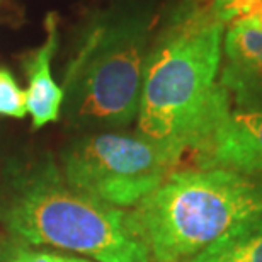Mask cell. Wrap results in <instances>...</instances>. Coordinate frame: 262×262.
Returning <instances> with one entry per match:
<instances>
[{"label": "cell", "instance_id": "1", "mask_svg": "<svg viewBox=\"0 0 262 262\" xmlns=\"http://www.w3.org/2000/svg\"><path fill=\"white\" fill-rule=\"evenodd\" d=\"M223 28L208 2L186 0L146 56L138 109L143 136L189 148L223 94Z\"/></svg>", "mask_w": 262, "mask_h": 262}, {"label": "cell", "instance_id": "2", "mask_svg": "<svg viewBox=\"0 0 262 262\" xmlns=\"http://www.w3.org/2000/svg\"><path fill=\"white\" fill-rule=\"evenodd\" d=\"M128 214L151 262H189L237 225L262 216V179L223 169L176 170Z\"/></svg>", "mask_w": 262, "mask_h": 262}, {"label": "cell", "instance_id": "3", "mask_svg": "<svg viewBox=\"0 0 262 262\" xmlns=\"http://www.w3.org/2000/svg\"><path fill=\"white\" fill-rule=\"evenodd\" d=\"M0 220L15 238L31 245L96 262H151L128 211L73 189L51 167L15 186L0 208Z\"/></svg>", "mask_w": 262, "mask_h": 262}, {"label": "cell", "instance_id": "4", "mask_svg": "<svg viewBox=\"0 0 262 262\" xmlns=\"http://www.w3.org/2000/svg\"><path fill=\"white\" fill-rule=\"evenodd\" d=\"M150 17L107 12L85 26L67 68L63 102L77 126H124L138 116Z\"/></svg>", "mask_w": 262, "mask_h": 262}, {"label": "cell", "instance_id": "5", "mask_svg": "<svg viewBox=\"0 0 262 262\" xmlns=\"http://www.w3.org/2000/svg\"><path fill=\"white\" fill-rule=\"evenodd\" d=\"M184 159L181 146L148 136L97 133L75 140L61 155L63 181L73 189L133 208L151 194Z\"/></svg>", "mask_w": 262, "mask_h": 262}, {"label": "cell", "instance_id": "6", "mask_svg": "<svg viewBox=\"0 0 262 262\" xmlns=\"http://www.w3.org/2000/svg\"><path fill=\"white\" fill-rule=\"evenodd\" d=\"M187 155L198 169H223L262 179V104L237 109L233 102L227 104Z\"/></svg>", "mask_w": 262, "mask_h": 262}, {"label": "cell", "instance_id": "7", "mask_svg": "<svg viewBox=\"0 0 262 262\" xmlns=\"http://www.w3.org/2000/svg\"><path fill=\"white\" fill-rule=\"evenodd\" d=\"M225 67L220 83L238 107L260 106L262 29L249 17L235 20L223 41Z\"/></svg>", "mask_w": 262, "mask_h": 262}, {"label": "cell", "instance_id": "8", "mask_svg": "<svg viewBox=\"0 0 262 262\" xmlns=\"http://www.w3.org/2000/svg\"><path fill=\"white\" fill-rule=\"evenodd\" d=\"M46 39L26 60L29 87L26 91L28 114L33 119V128L39 129L60 118L63 104V89L51 77V58L58 46V17L50 12L45 20Z\"/></svg>", "mask_w": 262, "mask_h": 262}, {"label": "cell", "instance_id": "9", "mask_svg": "<svg viewBox=\"0 0 262 262\" xmlns=\"http://www.w3.org/2000/svg\"><path fill=\"white\" fill-rule=\"evenodd\" d=\"M189 262H262V216L237 225Z\"/></svg>", "mask_w": 262, "mask_h": 262}, {"label": "cell", "instance_id": "10", "mask_svg": "<svg viewBox=\"0 0 262 262\" xmlns=\"http://www.w3.org/2000/svg\"><path fill=\"white\" fill-rule=\"evenodd\" d=\"M28 114L26 91L19 87L15 77L7 68L0 67V116L24 118Z\"/></svg>", "mask_w": 262, "mask_h": 262}, {"label": "cell", "instance_id": "11", "mask_svg": "<svg viewBox=\"0 0 262 262\" xmlns=\"http://www.w3.org/2000/svg\"><path fill=\"white\" fill-rule=\"evenodd\" d=\"M0 262H96L75 255L55 254L48 250H38L26 247L23 244L12 242L0 247Z\"/></svg>", "mask_w": 262, "mask_h": 262}, {"label": "cell", "instance_id": "12", "mask_svg": "<svg viewBox=\"0 0 262 262\" xmlns=\"http://www.w3.org/2000/svg\"><path fill=\"white\" fill-rule=\"evenodd\" d=\"M203 2H211V0H203Z\"/></svg>", "mask_w": 262, "mask_h": 262}]
</instances>
